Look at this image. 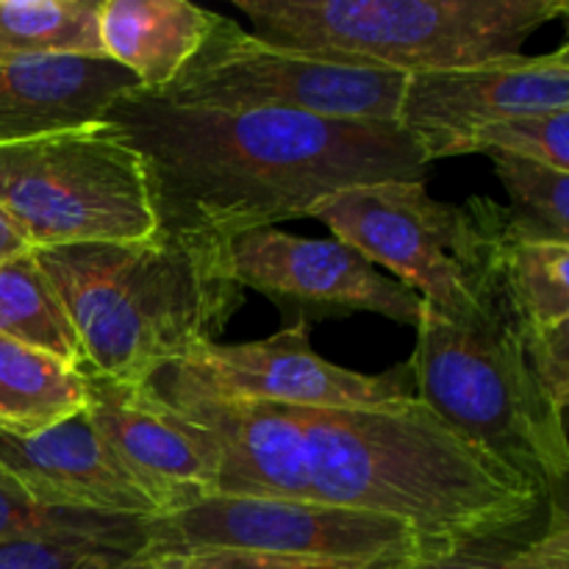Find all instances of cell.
Returning a JSON list of instances; mask_svg holds the SVG:
<instances>
[{
    "instance_id": "cell-1",
    "label": "cell",
    "mask_w": 569,
    "mask_h": 569,
    "mask_svg": "<svg viewBox=\"0 0 569 569\" xmlns=\"http://www.w3.org/2000/svg\"><path fill=\"white\" fill-rule=\"evenodd\" d=\"M103 122L139 156L156 233L228 242L309 217L350 187L422 181L426 161L395 122H342L298 111H209L133 89Z\"/></svg>"
},
{
    "instance_id": "cell-2",
    "label": "cell",
    "mask_w": 569,
    "mask_h": 569,
    "mask_svg": "<svg viewBox=\"0 0 569 569\" xmlns=\"http://www.w3.org/2000/svg\"><path fill=\"white\" fill-rule=\"evenodd\" d=\"M309 500L411 528L422 559L526 531L548 495L472 445L420 400L389 409H295Z\"/></svg>"
},
{
    "instance_id": "cell-3",
    "label": "cell",
    "mask_w": 569,
    "mask_h": 569,
    "mask_svg": "<svg viewBox=\"0 0 569 569\" xmlns=\"http://www.w3.org/2000/svg\"><path fill=\"white\" fill-rule=\"evenodd\" d=\"M31 253L64 303L83 367L109 381L150 383L217 342L244 303V289L226 272L222 242L209 239L153 233Z\"/></svg>"
},
{
    "instance_id": "cell-4",
    "label": "cell",
    "mask_w": 569,
    "mask_h": 569,
    "mask_svg": "<svg viewBox=\"0 0 569 569\" xmlns=\"http://www.w3.org/2000/svg\"><path fill=\"white\" fill-rule=\"evenodd\" d=\"M417 348L406 361L415 398L470 439L559 498L569 472L565 417L533 378L522 345V317L500 272L476 315L445 320L422 306Z\"/></svg>"
},
{
    "instance_id": "cell-5",
    "label": "cell",
    "mask_w": 569,
    "mask_h": 569,
    "mask_svg": "<svg viewBox=\"0 0 569 569\" xmlns=\"http://www.w3.org/2000/svg\"><path fill=\"white\" fill-rule=\"evenodd\" d=\"M256 37L342 64L422 76L522 56L567 0H233Z\"/></svg>"
},
{
    "instance_id": "cell-6",
    "label": "cell",
    "mask_w": 569,
    "mask_h": 569,
    "mask_svg": "<svg viewBox=\"0 0 569 569\" xmlns=\"http://www.w3.org/2000/svg\"><path fill=\"white\" fill-rule=\"evenodd\" d=\"M309 217L367 261L387 267L428 311L453 322L476 315L509 242V209L489 198L442 203L422 181L342 189L311 206Z\"/></svg>"
},
{
    "instance_id": "cell-7",
    "label": "cell",
    "mask_w": 569,
    "mask_h": 569,
    "mask_svg": "<svg viewBox=\"0 0 569 569\" xmlns=\"http://www.w3.org/2000/svg\"><path fill=\"white\" fill-rule=\"evenodd\" d=\"M0 211L33 250L156 233L142 161L106 122L0 144Z\"/></svg>"
},
{
    "instance_id": "cell-8",
    "label": "cell",
    "mask_w": 569,
    "mask_h": 569,
    "mask_svg": "<svg viewBox=\"0 0 569 569\" xmlns=\"http://www.w3.org/2000/svg\"><path fill=\"white\" fill-rule=\"evenodd\" d=\"M406 76L298 53L214 14L198 53L153 98L181 109L298 111L342 122H395Z\"/></svg>"
},
{
    "instance_id": "cell-9",
    "label": "cell",
    "mask_w": 569,
    "mask_h": 569,
    "mask_svg": "<svg viewBox=\"0 0 569 569\" xmlns=\"http://www.w3.org/2000/svg\"><path fill=\"white\" fill-rule=\"evenodd\" d=\"M148 553L250 550L322 561L345 569H395L422 559L411 528L370 511L315 500L211 495L172 515L148 520Z\"/></svg>"
},
{
    "instance_id": "cell-10",
    "label": "cell",
    "mask_w": 569,
    "mask_h": 569,
    "mask_svg": "<svg viewBox=\"0 0 569 569\" xmlns=\"http://www.w3.org/2000/svg\"><path fill=\"white\" fill-rule=\"evenodd\" d=\"M150 387L161 398L256 400L295 409H389L415 400L409 367L365 376L331 365L315 353L303 320L256 342L200 345L161 370Z\"/></svg>"
},
{
    "instance_id": "cell-11",
    "label": "cell",
    "mask_w": 569,
    "mask_h": 569,
    "mask_svg": "<svg viewBox=\"0 0 569 569\" xmlns=\"http://www.w3.org/2000/svg\"><path fill=\"white\" fill-rule=\"evenodd\" d=\"M222 261L233 283L256 289L298 311L309 322L328 315L370 311L403 326H417L422 298L378 272L350 244L339 239H306L281 228H253L222 242Z\"/></svg>"
},
{
    "instance_id": "cell-12",
    "label": "cell",
    "mask_w": 569,
    "mask_h": 569,
    "mask_svg": "<svg viewBox=\"0 0 569 569\" xmlns=\"http://www.w3.org/2000/svg\"><path fill=\"white\" fill-rule=\"evenodd\" d=\"M569 109V48L459 70L409 76L398 128L422 161L467 156L472 137L498 120Z\"/></svg>"
},
{
    "instance_id": "cell-13",
    "label": "cell",
    "mask_w": 569,
    "mask_h": 569,
    "mask_svg": "<svg viewBox=\"0 0 569 569\" xmlns=\"http://www.w3.org/2000/svg\"><path fill=\"white\" fill-rule=\"evenodd\" d=\"M83 411L114 453L159 500L161 517L217 495L220 456L189 417L172 409L150 383H120L81 370Z\"/></svg>"
},
{
    "instance_id": "cell-14",
    "label": "cell",
    "mask_w": 569,
    "mask_h": 569,
    "mask_svg": "<svg viewBox=\"0 0 569 569\" xmlns=\"http://www.w3.org/2000/svg\"><path fill=\"white\" fill-rule=\"evenodd\" d=\"M0 472L44 506L111 517H161L159 500L114 453L87 411L33 437L0 431Z\"/></svg>"
},
{
    "instance_id": "cell-15",
    "label": "cell",
    "mask_w": 569,
    "mask_h": 569,
    "mask_svg": "<svg viewBox=\"0 0 569 569\" xmlns=\"http://www.w3.org/2000/svg\"><path fill=\"white\" fill-rule=\"evenodd\" d=\"M164 400L214 442L220 456L217 495L309 500L306 433L289 406L214 398Z\"/></svg>"
},
{
    "instance_id": "cell-16",
    "label": "cell",
    "mask_w": 569,
    "mask_h": 569,
    "mask_svg": "<svg viewBox=\"0 0 569 569\" xmlns=\"http://www.w3.org/2000/svg\"><path fill=\"white\" fill-rule=\"evenodd\" d=\"M137 78L111 59L0 53V144L103 122Z\"/></svg>"
},
{
    "instance_id": "cell-17",
    "label": "cell",
    "mask_w": 569,
    "mask_h": 569,
    "mask_svg": "<svg viewBox=\"0 0 569 569\" xmlns=\"http://www.w3.org/2000/svg\"><path fill=\"white\" fill-rule=\"evenodd\" d=\"M211 20L214 11L187 0H100V48L142 92L159 94L198 53Z\"/></svg>"
},
{
    "instance_id": "cell-18",
    "label": "cell",
    "mask_w": 569,
    "mask_h": 569,
    "mask_svg": "<svg viewBox=\"0 0 569 569\" xmlns=\"http://www.w3.org/2000/svg\"><path fill=\"white\" fill-rule=\"evenodd\" d=\"M87 403L81 372L53 356L0 337V431L33 437Z\"/></svg>"
},
{
    "instance_id": "cell-19",
    "label": "cell",
    "mask_w": 569,
    "mask_h": 569,
    "mask_svg": "<svg viewBox=\"0 0 569 569\" xmlns=\"http://www.w3.org/2000/svg\"><path fill=\"white\" fill-rule=\"evenodd\" d=\"M0 337L42 350L81 372L83 350L76 328L33 253L0 261Z\"/></svg>"
},
{
    "instance_id": "cell-20",
    "label": "cell",
    "mask_w": 569,
    "mask_h": 569,
    "mask_svg": "<svg viewBox=\"0 0 569 569\" xmlns=\"http://www.w3.org/2000/svg\"><path fill=\"white\" fill-rule=\"evenodd\" d=\"M98 11L100 0H0V53L100 59Z\"/></svg>"
},
{
    "instance_id": "cell-21",
    "label": "cell",
    "mask_w": 569,
    "mask_h": 569,
    "mask_svg": "<svg viewBox=\"0 0 569 569\" xmlns=\"http://www.w3.org/2000/svg\"><path fill=\"white\" fill-rule=\"evenodd\" d=\"M503 278L528 326L553 328L569 322V242L509 239Z\"/></svg>"
},
{
    "instance_id": "cell-22",
    "label": "cell",
    "mask_w": 569,
    "mask_h": 569,
    "mask_svg": "<svg viewBox=\"0 0 569 569\" xmlns=\"http://www.w3.org/2000/svg\"><path fill=\"white\" fill-rule=\"evenodd\" d=\"M515 206L509 209V239L569 242V172L515 156H489Z\"/></svg>"
},
{
    "instance_id": "cell-23",
    "label": "cell",
    "mask_w": 569,
    "mask_h": 569,
    "mask_svg": "<svg viewBox=\"0 0 569 569\" xmlns=\"http://www.w3.org/2000/svg\"><path fill=\"white\" fill-rule=\"evenodd\" d=\"M548 511L537 533L478 542L439 559H417L395 569H569V522L561 498H548Z\"/></svg>"
},
{
    "instance_id": "cell-24",
    "label": "cell",
    "mask_w": 569,
    "mask_h": 569,
    "mask_svg": "<svg viewBox=\"0 0 569 569\" xmlns=\"http://www.w3.org/2000/svg\"><path fill=\"white\" fill-rule=\"evenodd\" d=\"M14 537L148 539V520L44 506L0 472V539Z\"/></svg>"
},
{
    "instance_id": "cell-25",
    "label": "cell",
    "mask_w": 569,
    "mask_h": 569,
    "mask_svg": "<svg viewBox=\"0 0 569 569\" xmlns=\"http://www.w3.org/2000/svg\"><path fill=\"white\" fill-rule=\"evenodd\" d=\"M148 539H0V569H117L148 550Z\"/></svg>"
},
{
    "instance_id": "cell-26",
    "label": "cell",
    "mask_w": 569,
    "mask_h": 569,
    "mask_svg": "<svg viewBox=\"0 0 569 569\" xmlns=\"http://www.w3.org/2000/svg\"><path fill=\"white\" fill-rule=\"evenodd\" d=\"M467 153H500L569 172V109L498 120L472 137Z\"/></svg>"
},
{
    "instance_id": "cell-27",
    "label": "cell",
    "mask_w": 569,
    "mask_h": 569,
    "mask_svg": "<svg viewBox=\"0 0 569 569\" xmlns=\"http://www.w3.org/2000/svg\"><path fill=\"white\" fill-rule=\"evenodd\" d=\"M522 345L533 378L559 417L569 403V322L553 328H533L522 320Z\"/></svg>"
},
{
    "instance_id": "cell-28",
    "label": "cell",
    "mask_w": 569,
    "mask_h": 569,
    "mask_svg": "<svg viewBox=\"0 0 569 569\" xmlns=\"http://www.w3.org/2000/svg\"><path fill=\"white\" fill-rule=\"evenodd\" d=\"M183 569H345L322 561L289 559V556L250 553V550H198L183 556Z\"/></svg>"
},
{
    "instance_id": "cell-29",
    "label": "cell",
    "mask_w": 569,
    "mask_h": 569,
    "mask_svg": "<svg viewBox=\"0 0 569 569\" xmlns=\"http://www.w3.org/2000/svg\"><path fill=\"white\" fill-rule=\"evenodd\" d=\"M31 244L28 239L17 231L14 222L6 217V211H0V261H9L17 259V256H26L31 253Z\"/></svg>"
},
{
    "instance_id": "cell-30",
    "label": "cell",
    "mask_w": 569,
    "mask_h": 569,
    "mask_svg": "<svg viewBox=\"0 0 569 569\" xmlns=\"http://www.w3.org/2000/svg\"><path fill=\"white\" fill-rule=\"evenodd\" d=\"M117 569H183V559L181 556H153L144 550L142 556Z\"/></svg>"
}]
</instances>
